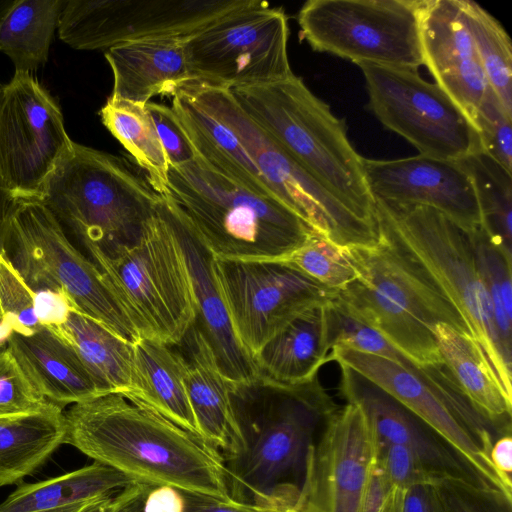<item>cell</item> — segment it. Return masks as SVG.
Here are the masks:
<instances>
[{"instance_id": "1f68e13d", "label": "cell", "mask_w": 512, "mask_h": 512, "mask_svg": "<svg viewBox=\"0 0 512 512\" xmlns=\"http://www.w3.org/2000/svg\"><path fill=\"white\" fill-rule=\"evenodd\" d=\"M53 329L74 348L106 394L130 391L133 344L76 310Z\"/></svg>"}, {"instance_id": "3957f363", "label": "cell", "mask_w": 512, "mask_h": 512, "mask_svg": "<svg viewBox=\"0 0 512 512\" xmlns=\"http://www.w3.org/2000/svg\"><path fill=\"white\" fill-rule=\"evenodd\" d=\"M165 194L218 259L285 260L315 231L280 200L244 187L197 158L169 167Z\"/></svg>"}, {"instance_id": "7402d4cb", "label": "cell", "mask_w": 512, "mask_h": 512, "mask_svg": "<svg viewBox=\"0 0 512 512\" xmlns=\"http://www.w3.org/2000/svg\"><path fill=\"white\" fill-rule=\"evenodd\" d=\"M420 42L423 65L471 120L489 86L461 0L422 1Z\"/></svg>"}, {"instance_id": "816d5d0a", "label": "cell", "mask_w": 512, "mask_h": 512, "mask_svg": "<svg viewBox=\"0 0 512 512\" xmlns=\"http://www.w3.org/2000/svg\"><path fill=\"white\" fill-rule=\"evenodd\" d=\"M129 486L117 493L90 501L78 512H115L126 498Z\"/></svg>"}, {"instance_id": "8992f818", "label": "cell", "mask_w": 512, "mask_h": 512, "mask_svg": "<svg viewBox=\"0 0 512 512\" xmlns=\"http://www.w3.org/2000/svg\"><path fill=\"white\" fill-rule=\"evenodd\" d=\"M373 199L380 235L408 253L456 306L512 399V362L500 344L468 230L428 206Z\"/></svg>"}, {"instance_id": "ab89813d", "label": "cell", "mask_w": 512, "mask_h": 512, "mask_svg": "<svg viewBox=\"0 0 512 512\" xmlns=\"http://www.w3.org/2000/svg\"><path fill=\"white\" fill-rule=\"evenodd\" d=\"M34 292L0 253V311L11 332L29 334L41 326L33 307Z\"/></svg>"}, {"instance_id": "9c48e42d", "label": "cell", "mask_w": 512, "mask_h": 512, "mask_svg": "<svg viewBox=\"0 0 512 512\" xmlns=\"http://www.w3.org/2000/svg\"><path fill=\"white\" fill-rule=\"evenodd\" d=\"M230 397L242 426L256 430L240 458L237 480L265 502L271 488L304 460L309 444L338 406L318 376L295 385L259 376L231 383Z\"/></svg>"}, {"instance_id": "8d00e7d4", "label": "cell", "mask_w": 512, "mask_h": 512, "mask_svg": "<svg viewBox=\"0 0 512 512\" xmlns=\"http://www.w3.org/2000/svg\"><path fill=\"white\" fill-rule=\"evenodd\" d=\"M468 232L491 302L500 344L512 362V252L481 225Z\"/></svg>"}, {"instance_id": "277c9868", "label": "cell", "mask_w": 512, "mask_h": 512, "mask_svg": "<svg viewBox=\"0 0 512 512\" xmlns=\"http://www.w3.org/2000/svg\"><path fill=\"white\" fill-rule=\"evenodd\" d=\"M242 109L319 183L361 219L377 225L362 159L345 124L295 74L229 89Z\"/></svg>"}, {"instance_id": "681fc988", "label": "cell", "mask_w": 512, "mask_h": 512, "mask_svg": "<svg viewBox=\"0 0 512 512\" xmlns=\"http://www.w3.org/2000/svg\"><path fill=\"white\" fill-rule=\"evenodd\" d=\"M142 512H185L184 495L171 486L150 487L143 499Z\"/></svg>"}, {"instance_id": "603a6c76", "label": "cell", "mask_w": 512, "mask_h": 512, "mask_svg": "<svg viewBox=\"0 0 512 512\" xmlns=\"http://www.w3.org/2000/svg\"><path fill=\"white\" fill-rule=\"evenodd\" d=\"M181 344L187 353L184 385L202 438L220 453L240 459L249 439L231 401V382L221 373L208 341L196 326Z\"/></svg>"}, {"instance_id": "ffe728a7", "label": "cell", "mask_w": 512, "mask_h": 512, "mask_svg": "<svg viewBox=\"0 0 512 512\" xmlns=\"http://www.w3.org/2000/svg\"><path fill=\"white\" fill-rule=\"evenodd\" d=\"M373 198L434 208L465 230L481 225L471 177L458 161L417 155L393 160L362 159Z\"/></svg>"}, {"instance_id": "5b68a950", "label": "cell", "mask_w": 512, "mask_h": 512, "mask_svg": "<svg viewBox=\"0 0 512 512\" xmlns=\"http://www.w3.org/2000/svg\"><path fill=\"white\" fill-rule=\"evenodd\" d=\"M39 199L71 240L111 249L139 238L158 194L124 158L73 141Z\"/></svg>"}, {"instance_id": "7c38bea8", "label": "cell", "mask_w": 512, "mask_h": 512, "mask_svg": "<svg viewBox=\"0 0 512 512\" xmlns=\"http://www.w3.org/2000/svg\"><path fill=\"white\" fill-rule=\"evenodd\" d=\"M288 38L285 11L251 0L186 37L193 82L232 89L284 80L294 74Z\"/></svg>"}, {"instance_id": "d4e9b609", "label": "cell", "mask_w": 512, "mask_h": 512, "mask_svg": "<svg viewBox=\"0 0 512 512\" xmlns=\"http://www.w3.org/2000/svg\"><path fill=\"white\" fill-rule=\"evenodd\" d=\"M186 37L147 38L107 49L104 56L113 74L110 97L146 105L155 95L173 96L193 82Z\"/></svg>"}, {"instance_id": "484cf974", "label": "cell", "mask_w": 512, "mask_h": 512, "mask_svg": "<svg viewBox=\"0 0 512 512\" xmlns=\"http://www.w3.org/2000/svg\"><path fill=\"white\" fill-rule=\"evenodd\" d=\"M172 347L153 338L135 342L132 385L125 394L202 437L184 385L186 359Z\"/></svg>"}, {"instance_id": "836d02e7", "label": "cell", "mask_w": 512, "mask_h": 512, "mask_svg": "<svg viewBox=\"0 0 512 512\" xmlns=\"http://www.w3.org/2000/svg\"><path fill=\"white\" fill-rule=\"evenodd\" d=\"M103 125L144 170L157 194L168 189L169 161L146 105L109 97L99 111Z\"/></svg>"}, {"instance_id": "83f0119b", "label": "cell", "mask_w": 512, "mask_h": 512, "mask_svg": "<svg viewBox=\"0 0 512 512\" xmlns=\"http://www.w3.org/2000/svg\"><path fill=\"white\" fill-rule=\"evenodd\" d=\"M325 304L306 309L264 344L254 356L260 376L288 385L318 376L330 352Z\"/></svg>"}, {"instance_id": "2e32d148", "label": "cell", "mask_w": 512, "mask_h": 512, "mask_svg": "<svg viewBox=\"0 0 512 512\" xmlns=\"http://www.w3.org/2000/svg\"><path fill=\"white\" fill-rule=\"evenodd\" d=\"M72 144L58 103L32 73L0 84V171L14 199H39Z\"/></svg>"}, {"instance_id": "7dc6e473", "label": "cell", "mask_w": 512, "mask_h": 512, "mask_svg": "<svg viewBox=\"0 0 512 512\" xmlns=\"http://www.w3.org/2000/svg\"><path fill=\"white\" fill-rule=\"evenodd\" d=\"M185 498V512H281L266 504H249L233 499H220L210 496L182 492Z\"/></svg>"}, {"instance_id": "f35d334b", "label": "cell", "mask_w": 512, "mask_h": 512, "mask_svg": "<svg viewBox=\"0 0 512 512\" xmlns=\"http://www.w3.org/2000/svg\"><path fill=\"white\" fill-rule=\"evenodd\" d=\"M471 122L478 133L481 149L512 173V115L505 110L490 87Z\"/></svg>"}, {"instance_id": "b9f144b4", "label": "cell", "mask_w": 512, "mask_h": 512, "mask_svg": "<svg viewBox=\"0 0 512 512\" xmlns=\"http://www.w3.org/2000/svg\"><path fill=\"white\" fill-rule=\"evenodd\" d=\"M146 108L167 155L169 165L178 167L196 159V154L170 106L148 102Z\"/></svg>"}, {"instance_id": "f907efd6", "label": "cell", "mask_w": 512, "mask_h": 512, "mask_svg": "<svg viewBox=\"0 0 512 512\" xmlns=\"http://www.w3.org/2000/svg\"><path fill=\"white\" fill-rule=\"evenodd\" d=\"M490 459L505 488L512 493V438L511 434L498 437L490 450Z\"/></svg>"}, {"instance_id": "44dd1931", "label": "cell", "mask_w": 512, "mask_h": 512, "mask_svg": "<svg viewBox=\"0 0 512 512\" xmlns=\"http://www.w3.org/2000/svg\"><path fill=\"white\" fill-rule=\"evenodd\" d=\"M159 204L181 246L196 305L194 326L205 336L224 377L231 383L258 378L254 358L238 340L213 270L214 256L181 209L166 194Z\"/></svg>"}, {"instance_id": "f1b7e54d", "label": "cell", "mask_w": 512, "mask_h": 512, "mask_svg": "<svg viewBox=\"0 0 512 512\" xmlns=\"http://www.w3.org/2000/svg\"><path fill=\"white\" fill-rule=\"evenodd\" d=\"M441 357L472 405L503 434L511 432L512 399L476 340L447 324L433 326Z\"/></svg>"}, {"instance_id": "d6a6232c", "label": "cell", "mask_w": 512, "mask_h": 512, "mask_svg": "<svg viewBox=\"0 0 512 512\" xmlns=\"http://www.w3.org/2000/svg\"><path fill=\"white\" fill-rule=\"evenodd\" d=\"M64 0H17L0 18V52L15 72L31 73L48 61Z\"/></svg>"}, {"instance_id": "74e56055", "label": "cell", "mask_w": 512, "mask_h": 512, "mask_svg": "<svg viewBox=\"0 0 512 512\" xmlns=\"http://www.w3.org/2000/svg\"><path fill=\"white\" fill-rule=\"evenodd\" d=\"M284 261L335 291L357 278L347 247L334 243L316 230Z\"/></svg>"}, {"instance_id": "6f0895ef", "label": "cell", "mask_w": 512, "mask_h": 512, "mask_svg": "<svg viewBox=\"0 0 512 512\" xmlns=\"http://www.w3.org/2000/svg\"><path fill=\"white\" fill-rule=\"evenodd\" d=\"M17 0H0V18L15 4Z\"/></svg>"}, {"instance_id": "d6986e66", "label": "cell", "mask_w": 512, "mask_h": 512, "mask_svg": "<svg viewBox=\"0 0 512 512\" xmlns=\"http://www.w3.org/2000/svg\"><path fill=\"white\" fill-rule=\"evenodd\" d=\"M340 367L339 391L347 403L361 407L377 446L408 448L437 483H460L496 490L486 484L431 427L380 386L354 369Z\"/></svg>"}, {"instance_id": "ba28073f", "label": "cell", "mask_w": 512, "mask_h": 512, "mask_svg": "<svg viewBox=\"0 0 512 512\" xmlns=\"http://www.w3.org/2000/svg\"><path fill=\"white\" fill-rule=\"evenodd\" d=\"M0 253L33 292H61L74 310L121 339L131 344L140 339L99 268L40 199H15L0 224Z\"/></svg>"}, {"instance_id": "c3c4849f", "label": "cell", "mask_w": 512, "mask_h": 512, "mask_svg": "<svg viewBox=\"0 0 512 512\" xmlns=\"http://www.w3.org/2000/svg\"><path fill=\"white\" fill-rule=\"evenodd\" d=\"M391 486L376 455L365 486L362 512H383Z\"/></svg>"}, {"instance_id": "4fadbf2b", "label": "cell", "mask_w": 512, "mask_h": 512, "mask_svg": "<svg viewBox=\"0 0 512 512\" xmlns=\"http://www.w3.org/2000/svg\"><path fill=\"white\" fill-rule=\"evenodd\" d=\"M369 108L421 155L460 160L481 149L478 133L458 104L417 70L362 62Z\"/></svg>"}, {"instance_id": "7a4b0ae2", "label": "cell", "mask_w": 512, "mask_h": 512, "mask_svg": "<svg viewBox=\"0 0 512 512\" xmlns=\"http://www.w3.org/2000/svg\"><path fill=\"white\" fill-rule=\"evenodd\" d=\"M347 250L357 278L336 291V300L415 363L444 362L432 331L436 324L472 336L456 306L400 246L380 235L376 246Z\"/></svg>"}, {"instance_id": "6da1fadb", "label": "cell", "mask_w": 512, "mask_h": 512, "mask_svg": "<svg viewBox=\"0 0 512 512\" xmlns=\"http://www.w3.org/2000/svg\"><path fill=\"white\" fill-rule=\"evenodd\" d=\"M64 420L63 444L135 483L231 498L222 454L128 394L107 393L72 404Z\"/></svg>"}, {"instance_id": "f6af8a7d", "label": "cell", "mask_w": 512, "mask_h": 512, "mask_svg": "<svg viewBox=\"0 0 512 512\" xmlns=\"http://www.w3.org/2000/svg\"><path fill=\"white\" fill-rule=\"evenodd\" d=\"M443 489L450 512H505L511 510L512 502L496 490L459 483H444Z\"/></svg>"}, {"instance_id": "4316f807", "label": "cell", "mask_w": 512, "mask_h": 512, "mask_svg": "<svg viewBox=\"0 0 512 512\" xmlns=\"http://www.w3.org/2000/svg\"><path fill=\"white\" fill-rule=\"evenodd\" d=\"M171 108L197 159L252 191L276 198L253 159L228 127L180 89L173 95Z\"/></svg>"}, {"instance_id": "7bdbcfd3", "label": "cell", "mask_w": 512, "mask_h": 512, "mask_svg": "<svg viewBox=\"0 0 512 512\" xmlns=\"http://www.w3.org/2000/svg\"><path fill=\"white\" fill-rule=\"evenodd\" d=\"M383 512H450L443 484L391 486Z\"/></svg>"}, {"instance_id": "ac0fdd59", "label": "cell", "mask_w": 512, "mask_h": 512, "mask_svg": "<svg viewBox=\"0 0 512 512\" xmlns=\"http://www.w3.org/2000/svg\"><path fill=\"white\" fill-rule=\"evenodd\" d=\"M329 361L354 369L392 395L446 441L481 480L512 500L490 459L495 436L503 435L492 423L463 414L416 375L384 357L336 345Z\"/></svg>"}, {"instance_id": "4dcf8cb0", "label": "cell", "mask_w": 512, "mask_h": 512, "mask_svg": "<svg viewBox=\"0 0 512 512\" xmlns=\"http://www.w3.org/2000/svg\"><path fill=\"white\" fill-rule=\"evenodd\" d=\"M118 470L94 461L64 475L23 484L0 504V512H44L117 493L133 484Z\"/></svg>"}, {"instance_id": "30bf717a", "label": "cell", "mask_w": 512, "mask_h": 512, "mask_svg": "<svg viewBox=\"0 0 512 512\" xmlns=\"http://www.w3.org/2000/svg\"><path fill=\"white\" fill-rule=\"evenodd\" d=\"M180 90L234 133L273 195L314 230L340 246L379 243L378 226L358 217L298 164L242 109L228 88L190 82Z\"/></svg>"}, {"instance_id": "ee69618b", "label": "cell", "mask_w": 512, "mask_h": 512, "mask_svg": "<svg viewBox=\"0 0 512 512\" xmlns=\"http://www.w3.org/2000/svg\"><path fill=\"white\" fill-rule=\"evenodd\" d=\"M377 459L394 487H408L421 482L437 483L426 473L414 454L402 445L377 446Z\"/></svg>"}, {"instance_id": "f5cc1de1", "label": "cell", "mask_w": 512, "mask_h": 512, "mask_svg": "<svg viewBox=\"0 0 512 512\" xmlns=\"http://www.w3.org/2000/svg\"><path fill=\"white\" fill-rule=\"evenodd\" d=\"M150 487L141 483L131 484L126 498L115 512H142L143 499Z\"/></svg>"}, {"instance_id": "d590c367", "label": "cell", "mask_w": 512, "mask_h": 512, "mask_svg": "<svg viewBox=\"0 0 512 512\" xmlns=\"http://www.w3.org/2000/svg\"><path fill=\"white\" fill-rule=\"evenodd\" d=\"M488 86L512 115V45L501 23L478 3L461 0Z\"/></svg>"}, {"instance_id": "9a60e30c", "label": "cell", "mask_w": 512, "mask_h": 512, "mask_svg": "<svg viewBox=\"0 0 512 512\" xmlns=\"http://www.w3.org/2000/svg\"><path fill=\"white\" fill-rule=\"evenodd\" d=\"M251 0H64L58 37L75 50H107L157 37L188 36Z\"/></svg>"}, {"instance_id": "db71d44e", "label": "cell", "mask_w": 512, "mask_h": 512, "mask_svg": "<svg viewBox=\"0 0 512 512\" xmlns=\"http://www.w3.org/2000/svg\"><path fill=\"white\" fill-rule=\"evenodd\" d=\"M15 199L6 187L0 171V224L9 213Z\"/></svg>"}, {"instance_id": "5bb4252c", "label": "cell", "mask_w": 512, "mask_h": 512, "mask_svg": "<svg viewBox=\"0 0 512 512\" xmlns=\"http://www.w3.org/2000/svg\"><path fill=\"white\" fill-rule=\"evenodd\" d=\"M213 270L235 334L253 358L295 317L336 294L284 260L214 257Z\"/></svg>"}, {"instance_id": "e575fe53", "label": "cell", "mask_w": 512, "mask_h": 512, "mask_svg": "<svg viewBox=\"0 0 512 512\" xmlns=\"http://www.w3.org/2000/svg\"><path fill=\"white\" fill-rule=\"evenodd\" d=\"M457 161L472 179L481 226L512 252V173L483 150Z\"/></svg>"}, {"instance_id": "cb8c5ba5", "label": "cell", "mask_w": 512, "mask_h": 512, "mask_svg": "<svg viewBox=\"0 0 512 512\" xmlns=\"http://www.w3.org/2000/svg\"><path fill=\"white\" fill-rule=\"evenodd\" d=\"M34 390L63 409L106 394L74 348L52 327L13 332L5 345Z\"/></svg>"}, {"instance_id": "f546056e", "label": "cell", "mask_w": 512, "mask_h": 512, "mask_svg": "<svg viewBox=\"0 0 512 512\" xmlns=\"http://www.w3.org/2000/svg\"><path fill=\"white\" fill-rule=\"evenodd\" d=\"M63 409L54 404L29 413L0 416V486L19 482L63 444Z\"/></svg>"}, {"instance_id": "e0dca14e", "label": "cell", "mask_w": 512, "mask_h": 512, "mask_svg": "<svg viewBox=\"0 0 512 512\" xmlns=\"http://www.w3.org/2000/svg\"><path fill=\"white\" fill-rule=\"evenodd\" d=\"M376 455L373 429L361 407L338 408L309 444L302 486L285 512H362Z\"/></svg>"}, {"instance_id": "60d3db41", "label": "cell", "mask_w": 512, "mask_h": 512, "mask_svg": "<svg viewBox=\"0 0 512 512\" xmlns=\"http://www.w3.org/2000/svg\"><path fill=\"white\" fill-rule=\"evenodd\" d=\"M49 404L34 390L6 347H0V416L34 412Z\"/></svg>"}, {"instance_id": "8fae6325", "label": "cell", "mask_w": 512, "mask_h": 512, "mask_svg": "<svg viewBox=\"0 0 512 512\" xmlns=\"http://www.w3.org/2000/svg\"><path fill=\"white\" fill-rule=\"evenodd\" d=\"M423 0H309L297 20L300 37L318 52L418 70L423 65Z\"/></svg>"}, {"instance_id": "11a10c76", "label": "cell", "mask_w": 512, "mask_h": 512, "mask_svg": "<svg viewBox=\"0 0 512 512\" xmlns=\"http://www.w3.org/2000/svg\"><path fill=\"white\" fill-rule=\"evenodd\" d=\"M11 334V330L8 327H6V325L3 322V317L0 311V347L6 345V342Z\"/></svg>"}, {"instance_id": "52a82bcc", "label": "cell", "mask_w": 512, "mask_h": 512, "mask_svg": "<svg viewBox=\"0 0 512 512\" xmlns=\"http://www.w3.org/2000/svg\"><path fill=\"white\" fill-rule=\"evenodd\" d=\"M103 274L140 338L172 346L195 323L196 305L181 246L159 204L132 244L81 246Z\"/></svg>"}, {"instance_id": "bcb514c9", "label": "cell", "mask_w": 512, "mask_h": 512, "mask_svg": "<svg viewBox=\"0 0 512 512\" xmlns=\"http://www.w3.org/2000/svg\"><path fill=\"white\" fill-rule=\"evenodd\" d=\"M34 313L41 325L59 327L74 310L67 296L52 290L35 291L33 295Z\"/></svg>"}, {"instance_id": "9f6ffc18", "label": "cell", "mask_w": 512, "mask_h": 512, "mask_svg": "<svg viewBox=\"0 0 512 512\" xmlns=\"http://www.w3.org/2000/svg\"><path fill=\"white\" fill-rule=\"evenodd\" d=\"M89 502L90 501L84 502V503L75 504V505H70V506H66V507H62V508H58V509H54V510L44 511V512H78L79 510H81Z\"/></svg>"}]
</instances>
